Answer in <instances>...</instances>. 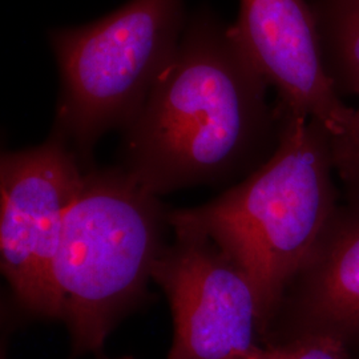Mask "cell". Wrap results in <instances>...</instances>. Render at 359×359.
Instances as JSON below:
<instances>
[{
    "instance_id": "ba28073f",
    "label": "cell",
    "mask_w": 359,
    "mask_h": 359,
    "mask_svg": "<svg viewBox=\"0 0 359 359\" xmlns=\"http://www.w3.org/2000/svg\"><path fill=\"white\" fill-rule=\"evenodd\" d=\"M329 337L359 354V200L339 204L287 286L261 345Z\"/></svg>"
},
{
    "instance_id": "7a4b0ae2",
    "label": "cell",
    "mask_w": 359,
    "mask_h": 359,
    "mask_svg": "<svg viewBox=\"0 0 359 359\" xmlns=\"http://www.w3.org/2000/svg\"><path fill=\"white\" fill-rule=\"evenodd\" d=\"M277 107L280 142L262 167L204 205L168 213L170 229L204 233L244 269L261 309V338L341 204L333 136L320 123Z\"/></svg>"
},
{
    "instance_id": "277c9868",
    "label": "cell",
    "mask_w": 359,
    "mask_h": 359,
    "mask_svg": "<svg viewBox=\"0 0 359 359\" xmlns=\"http://www.w3.org/2000/svg\"><path fill=\"white\" fill-rule=\"evenodd\" d=\"M189 13L185 0H129L84 26L48 32L60 90L51 135L84 170L108 132L136 117L177 51Z\"/></svg>"
},
{
    "instance_id": "3957f363",
    "label": "cell",
    "mask_w": 359,
    "mask_h": 359,
    "mask_svg": "<svg viewBox=\"0 0 359 359\" xmlns=\"http://www.w3.org/2000/svg\"><path fill=\"white\" fill-rule=\"evenodd\" d=\"M168 213L118 165L86 172L53 262L57 321L74 357L103 351L116 326L145 302L168 244Z\"/></svg>"
},
{
    "instance_id": "4fadbf2b",
    "label": "cell",
    "mask_w": 359,
    "mask_h": 359,
    "mask_svg": "<svg viewBox=\"0 0 359 359\" xmlns=\"http://www.w3.org/2000/svg\"><path fill=\"white\" fill-rule=\"evenodd\" d=\"M355 358L359 359V354L358 355H355Z\"/></svg>"
},
{
    "instance_id": "8992f818",
    "label": "cell",
    "mask_w": 359,
    "mask_h": 359,
    "mask_svg": "<svg viewBox=\"0 0 359 359\" xmlns=\"http://www.w3.org/2000/svg\"><path fill=\"white\" fill-rule=\"evenodd\" d=\"M154 265L167 295L173 341L167 359H248L261 345V309L244 269L201 231L172 228Z\"/></svg>"
},
{
    "instance_id": "9c48e42d",
    "label": "cell",
    "mask_w": 359,
    "mask_h": 359,
    "mask_svg": "<svg viewBox=\"0 0 359 359\" xmlns=\"http://www.w3.org/2000/svg\"><path fill=\"white\" fill-rule=\"evenodd\" d=\"M326 75L341 96L359 97V0H310Z\"/></svg>"
},
{
    "instance_id": "7c38bea8",
    "label": "cell",
    "mask_w": 359,
    "mask_h": 359,
    "mask_svg": "<svg viewBox=\"0 0 359 359\" xmlns=\"http://www.w3.org/2000/svg\"><path fill=\"white\" fill-rule=\"evenodd\" d=\"M120 359H135V358H132V357H124V358H120Z\"/></svg>"
},
{
    "instance_id": "6da1fadb",
    "label": "cell",
    "mask_w": 359,
    "mask_h": 359,
    "mask_svg": "<svg viewBox=\"0 0 359 359\" xmlns=\"http://www.w3.org/2000/svg\"><path fill=\"white\" fill-rule=\"evenodd\" d=\"M269 84L208 4L189 13L177 51L121 130L118 167L163 194L246 179L276 152L281 114Z\"/></svg>"
},
{
    "instance_id": "52a82bcc",
    "label": "cell",
    "mask_w": 359,
    "mask_h": 359,
    "mask_svg": "<svg viewBox=\"0 0 359 359\" xmlns=\"http://www.w3.org/2000/svg\"><path fill=\"white\" fill-rule=\"evenodd\" d=\"M234 34L276 90V103L341 136L354 108L344 103L322 62L316 19L306 0H240Z\"/></svg>"
},
{
    "instance_id": "8fae6325",
    "label": "cell",
    "mask_w": 359,
    "mask_h": 359,
    "mask_svg": "<svg viewBox=\"0 0 359 359\" xmlns=\"http://www.w3.org/2000/svg\"><path fill=\"white\" fill-rule=\"evenodd\" d=\"M334 168L345 189V200H359V108L346 130L333 137Z\"/></svg>"
},
{
    "instance_id": "5bb4252c",
    "label": "cell",
    "mask_w": 359,
    "mask_h": 359,
    "mask_svg": "<svg viewBox=\"0 0 359 359\" xmlns=\"http://www.w3.org/2000/svg\"><path fill=\"white\" fill-rule=\"evenodd\" d=\"M1 359H4V354H3V357H1Z\"/></svg>"
},
{
    "instance_id": "5b68a950",
    "label": "cell",
    "mask_w": 359,
    "mask_h": 359,
    "mask_svg": "<svg viewBox=\"0 0 359 359\" xmlns=\"http://www.w3.org/2000/svg\"><path fill=\"white\" fill-rule=\"evenodd\" d=\"M87 170L62 139L7 151L0 160V266L28 316L57 321L53 262L65 217Z\"/></svg>"
},
{
    "instance_id": "30bf717a",
    "label": "cell",
    "mask_w": 359,
    "mask_h": 359,
    "mask_svg": "<svg viewBox=\"0 0 359 359\" xmlns=\"http://www.w3.org/2000/svg\"><path fill=\"white\" fill-rule=\"evenodd\" d=\"M248 359H357L342 342L309 335L273 345H258Z\"/></svg>"
}]
</instances>
